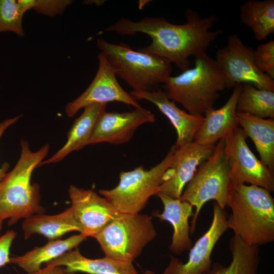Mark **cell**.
I'll return each mask as SVG.
<instances>
[{"instance_id": "cell-20", "label": "cell", "mask_w": 274, "mask_h": 274, "mask_svg": "<svg viewBox=\"0 0 274 274\" xmlns=\"http://www.w3.org/2000/svg\"><path fill=\"white\" fill-rule=\"evenodd\" d=\"M107 105L106 103H94L84 107L83 113L75 120L68 131L63 146L40 165L59 162L70 153L88 145L96 124L101 114L106 112Z\"/></svg>"}, {"instance_id": "cell-28", "label": "cell", "mask_w": 274, "mask_h": 274, "mask_svg": "<svg viewBox=\"0 0 274 274\" xmlns=\"http://www.w3.org/2000/svg\"><path fill=\"white\" fill-rule=\"evenodd\" d=\"M255 63L258 70L274 80V41L258 46L254 50Z\"/></svg>"}, {"instance_id": "cell-3", "label": "cell", "mask_w": 274, "mask_h": 274, "mask_svg": "<svg viewBox=\"0 0 274 274\" xmlns=\"http://www.w3.org/2000/svg\"><path fill=\"white\" fill-rule=\"evenodd\" d=\"M21 154L16 165L0 183V220L8 219L12 225L45 210L40 204V187L31 184L33 171L47 155L49 145L31 151L27 140L20 142Z\"/></svg>"}, {"instance_id": "cell-6", "label": "cell", "mask_w": 274, "mask_h": 274, "mask_svg": "<svg viewBox=\"0 0 274 274\" xmlns=\"http://www.w3.org/2000/svg\"><path fill=\"white\" fill-rule=\"evenodd\" d=\"M231 188L228 163L224 151V139L215 145L212 155L203 161L185 187L180 199L195 207L190 233L196 229L197 220L204 204L211 200L221 209L227 206Z\"/></svg>"}, {"instance_id": "cell-26", "label": "cell", "mask_w": 274, "mask_h": 274, "mask_svg": "<svg viewBox=\"0 0 274 274\" xmlns=\"http://www.w3.org/2000/svg\"><path fill=\"white\" fill-rule=\"evenodd\" d=\"M236 111L260 118L274 119V91L242 84Z\"/></svg>"}, {"instance_id": "cell-17", "label": "cell", "mask_w": 274, "mask_h": 274, "mask_svg": "<svg viewBox=\"0 0 274 274\" xmlns=\"http://www.w3.org/2000/svg\"><path fill=\"white\" fill-rule=\"evenodd\" d=\"M242 88V84L235 85L223 106L218 109H211L206 112L203 123L193 141L203 145L215 144L239 127L236 112Z\"/></svg>"}, {"instance_id": "cell-24", "label": "cell", "mask_w": 274, "mask_h": 274, "mask_svg": "<svg viewBox=\"0 0 274 274\" xmlns=\"http://www.w3.org/2000/svg\"><path fill=\"white\" fill-rule=\"evenodd\" d=\"M229 248L232 259L229 265L213 263L204 274H258L260 246L249 244L234 234L230 239Z\"/></svg>"}, {"instance_id": "cell-31", "label": "cell", "mask_w": 274, "mask_h": 274, "mask_svg": "<svg viewBox=\"0 0 274 274\" xmlns=\"http://www.w3.org/2000/svg\"><path fill=\"white\" fill-rule=\"evenodd\" d=\"M21 117V115L15 117L5 120L0 122V138L2 136L5 131L11 125L15 123ZM9 164L5 162L2 166L0 167V183L3 180L7 174L9 168Z\"/></svg>"}, {"instance_id": "cell-32", "label": "cell", "mask_w": 274, "mask_h": 274, "mask_svg": "<svg viewBox=\"0 0 274 274\" xmlns=\"http://www.w3.org/2000/svg\"><path fill=\"white\" fill-rule=\"evenodd\" d=\"M24 274H67L65 269L62 266H54L46 265L45 267L41 268L40 270L30 273Z\"/></svg>"}, {"instance_id": "cell-27", "label": "cell", "mask_w": 274, "mask_h": 274, "mask_svg": "<svg viewBox=\"0 0 274 274\" xmlns=\"http://www.w3.org/2000/svg\"><path fill=\"white\" fill-rule=\"evenodd\" d=\"M26 11L21 0H0V33L11 31L23 37L22 20Z\"/></svg>"}, {"instance_id": "cell-21", "label": "cell", "mask_w": 274, "mask_h": 274, "mask_svg": "<svg viewBox=\"0 0 274 274\" xmlns=\"http://www.w3.org/2000/svg\"><path fill=\"white\" fill-rule=\"evenodd\" d=\"M238 126L253 142L260 160L274 171V119H263L236 111Z\"/></svg>"}, {"instance_id": "cell-7", "label": "cell", "mask_w": 274, "mask_h": 274, "mask_svg": "<svg viewBox=\"0 0 274 274\" xmlns=\"http://www.w3.org/2000/svg\"><path fill=\"white\" fill-rule=\"evenodd\" d=\"M156 235L150 216L119 213L94 237L105 256L132 263Z\"/></svg>"}, {"instance_id": "cell-19", "label": "cell", "mask_w": 274, "mask_h": 274, "mask_svg": "<svg viewBox=\"0 0 274 274\" xmlns=\"http://www.w3.org/2000/svg\"><path fill=\"white\" fill-rule=\"evenodd\" d=\"M46 265L63 267L66 273L82 272L89 274H140L131 262L107 256L99 259L86 258L78 248L46 263Z\"/></svg>"}, {"instance_id": "cell-33", "label": "cell", "mask_w": 274, "mask_h": 274, "mask_svg": "<svg viewBox=\"0 0 274 274\" xmlns=\"http://www.w3.org/2000/svg\"><path fill=\"white\" fill-rule=\"evenodd\" d=\"M144 274H157V273L152 271L147 270L144 273Z\"/></svg>"}, {"instance_id": "cell-30", "label": "cell", "mask_w": 274, "mask_h": 274, "mask_svg": "<svg viewBox=\"0 0 274 274\" xmlns=\"http://www.w3.org/2000/svg\"><path fill=\"white\" fill-rule=\"evenodd\" d=\"M16 232L8 230L0 237V267L10 263V251Z\"/></svg>"}, {"instance_id": "cell-23", "label": "cell", "mask_w": 274, "mask_h": 274, "mask_svg": "<svg viewBox=\"0 0 274 274\" xmlns=\"http://www.w3.org/2000/svg\"><path fill=\"white\" fill-rule=\"evenodd\" d=\"M22 228L25 239L39 234L51 241L59 239L70 232H79L70 207L56 215L34 214L25 219Z\"/></svg>"}, {"instance_id": "cell-10", "label": "cell", "mask_w": 274, "mask_h": 274, "mask_svg": "<svg viewBox=\"0 0 274 274\" xmlns=\"http://www.w3.org/2000/svg\"><path fill=\"white\" fill-rule=\"evenodd\" d=\"M225 78L226 88L250 84L258 89L274 91V80L262 73L254 61V50L246 45L237 35L228 38L215 59Z\"/></svg>"}, {"instance_id": "cell-13", "label": "cell", "mask_w": 274, "mask_h": 274, "mask_svg": "<svg viewBox=\"0 0 274 274\" xmlns=\"http://www.w3.org/2000/svg\"><path fill=\"white\" fill-rule=\"evenodd\" d=\"M98 67L92 82L86 90L76 99L65 106V112L73 117L80 109L94 103L119 101L133 106L141 107L137 100L120 85L112 67L101 52L98 54Z\"/></svg>"}, {"instance_id": "cell-11", "label": "cell", "mask_w": 274, "mask_h": 274, "mask_svg": "<svg viewBox=\"0 0 274 274\" xmlns=\"http://www.w3.org/2000/svg\"><path fill=\"white\" fill-rule=\"evenodd\" d=\"M70 208L80 233L94 237L119 213L104 197L93 190L71 185Z\"/></svg>"}, {"instance_id": "cell-15", "label": "cell", "mask_w": 274, "mask_h": 274, "mask_svg": "<svg viewBox=\"0 0 274 274\" xmlns=\"http://www.w3.org/2000/svg\"><path fill=\"white\" fill-rule=\"evenodd\" d=\"M155 115L142 107L131 112L103 113L98 119L89 145L108 143L118 145L128 142L141 125L155 121Z\"/></svg>"}, {"instance_id": "cell-8", "label": "cell", "mask_w": 274, "mask_h": 274, "mask_svg": "<svg viewBox=\"0 0 274 274\" xmlns=\"http://www.w3.org/2000/svg\"><path fill=\"white\" fill-rule=\"evenodd\" d=\"M176 149V146H172L165 157L149 169L140 165L130 171L120 172L118 184L111 189H100L99 193L119 213H140L149 198L159 192Z\"/></svg>"}, {"instance_id": "cell-9", "label": "cell", "mask_w": 274, "mask_h": 274, "mask_svg": "<svg viewBox=\"0 0 274 274\" xmlns=\"http://www.w3.org/2000/svg\"><path fill=\"white\" fill-rule=\"evenodd\" d=\"M247 135L237 127L224 139L231 187L245 183L274 191V171L259 160L248 146Z\"/></svg>"}, {"instance_id": "cell-18", "label": "cell", "mask_w": 274, "mask_h": 274, "mask_svg": "<svg viewBox=\"0 0 274 274\" xmlns=\"http://www.w3.org/2000/svg\"><path fill=\"white\" fill-rule=\"evenodd\" d=\"M156 195L161 200L163 211L161 213H154V216L161 221L169 222L173 228L169 249L176 254L190 250L192 242L190 237L189 219L193 216V207L187 202L173 198L161 192Z\"/></svg>"}, {"instance_id": "cell-25", "label": "cell", "mask_w": 274, "mask_h": 274, "mask_svg": "<svg viewBox=\"0 0 274 274\" xmlns=\"http://www.w3.org/2000/svg\"><path fill=\"white\" fill-rule=\"evenodd\" d=\"M242 23L251 29L256 40L274 33V1L248 0L240 7Z\"/></svg>"}, {"instance_id": "cell-4", "label": "cell", "mask_w": 274, "mask_h": 274, "mask_svg": "<svg viewBox=\"0 0 274 274\" xmlns=\"http://www.w3.org/2000/svg\"><path fill=\"white\" fill-rule=\"evenodd\" d=\"M225 88L221 69L207 53L195 57L193 67L170 76L163 85L168 99L180 104L188 113L201 116L213 108L219 92Z\"/></svg>"}, {"instance_id": "cell-29", "label": "cell", "mask_w": 274, "mask_h": 274, "mask_svg": "<svg viewBox=\"0 0 274 274\" xmlns=\"http://www.w3.org/2000/svg\"><path fill=\"white\" fill-rule=\"evenodd\" d=\"M73 3L71 0H32V9L39 13L54 17L61 14Z\"/></svg>"}, {"instance_id": "cell-2", "label": "cell", "mask_w": 274, "mask_h": 274, "mask_svg": "<svg viewBox=\"0 0 274 274\" xmlns=\"http://www.w3.org/2000/svg\"><path fill=\"white\" fill-rule=\"evenodd\" d=\"M227 207L228 229L245 242L259 246L274 241V199L267 190L255 185L231 187Z\"/></svg>"}, {"instance_id": "cell-12", "label": "cell", "mask_w": 274, "mask_h": 274, "mask_svg": "<svg viewBox=\"0 0 274 274\" xmlns=\"http://www.w3.org/2000/svg\"><path fill=\"white\" fill-rule=\"evenodd\" d=\"M227 214L216 203L213 206V215L208 230L190 249L185 263L170 256L168 265L162 274H204L212 265L211 255L217 243L228 229Z\"/></svg>"}, {"instance_id": "cell-1", "label": "cell", "mask_w": 274, "mask_h": 274, "mask_svg": "<svg viewBox=\"0 0 274 274\" xmlns=\"http://www.w3.org/2000/svg\"><path fill=\"white\" fill-rule=\"evenodd\" d=\"M185 15L186 21L183 24H173L163 17H146L136 22L121 18L102 32L114 31L122 36L145 33L152 42L140 51L161 57L184 71L190 67L189 57L206 53L222 33L220 29L211 30L217 19L214 15L202 18L189 9Z\"/></svg>"}, {"instance_id": "cell-34", "label": "cell", "mask_w": 274, "mask_h": 274, "mask_svg": "<svg viewBox=\"0 0 274 274\" xmlns=\"http://www.w3.org/2000/svg\"><path fill=\"white\" fill-rule=\"evenodd\" d=\"M3 221L0 220V232L3 228Z\"/></svg>"}, {"instance_id": "cell-5", "label": "cell", "mask_w": 274, "mask_h": 274, "mask_svg": "<svg viewBox=\"0 0 274 274\" xmlns=\"http://www.w3.org/2000/svg\"><path fill=\"white\" fill-rule=\"evenodd\" d=\"M96 46L106 57L116 76L134 91H151L171 76L172 63L155 55L132 50L120 43H109L102 38Z\"/></svg>"}, {"instance_id": "cell-16", "label": "cell", "mask_w": 274, "mask_h": 274, "mask_svg": "<svg viewBox=\"0 0 274 274\" xmlns=\"http://www.w3.org/2000/svg\"><path fill=\"white\" fill-rule=\"evenodd\" d=\"M129 94L136 100L144 99L155 105L169 119L177 132L175 145L177 148L194 141L203 123V116L192 115L180 109L160 88L151 91L132 90Z\"/></svg>"}, {"instance_id": "cell-14", "label": "cell", "mask_w": 274, "mask_h": 274, "mask_svg": "<svg viewBox=\"0 0 274 274\" xmlns=\"http://www.w3.org/2000/svg\"><path fill=\"white\" fill-rule=\"evenodd\" d=\"M215 145L216 144L203 145L193 141L176 147L173 160L163 175L158 192L180 199L185 187L197 167L212 155Z\"/></svg>"}, {"instance_id": "cell-22", "label": "cell", "mask_w": 274, "mask_h": 274, "mask_svg": "<svg viewBox=\"0 0 274 274\" xmlns=\"http://www.w3.org/2000/svg\"><path fill=\"white\" fill-rule=\"evenodd\" d=\"M86 238L79 233L64 239L49 241L44 246L35 247L22 255L10 257V263L17 265L26 273H32L40 270L42 264L46 263L69 251L77 248Z\"/></svg>"}]
</instances>
